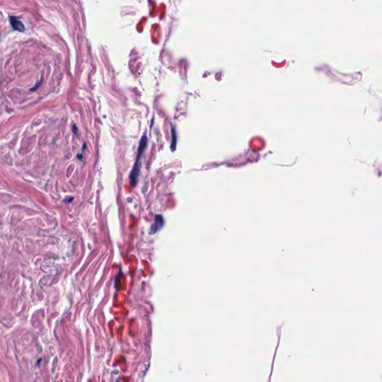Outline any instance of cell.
I'll list each match as a JSON object with an SVG mask.
<instances>
[{
	"label": "cell",
	"instance_id": "cell-1",
	"mask_svg": "<svg viewBox=\"0 0 382 382\" xmlns=\"http://www.w3.org/2000/svg\"><path fill=\"white\" fill-rule=\"evenodd\" d=\"M147 137L146 136L143 135L142 137V138L141 139V141H140V144H139V147H138V150H137V159H136V161L134 163V167L132 169V173L130 174V181H131V184L133 185V186H135L136 184H137V178H138L139 173H140V159H141V155H142L143 152V151L145 150L146 147V146H147Z\"/></svg>",
	"mask_w": 382,
	"mask_h": 382
},
{
	"label": "cell",
	"instance_id": "cell-2",
	"mask_svg": "<svg viewBox=\"0 0 382 382\" xmlns=\"http://www.w3.org/2000/svg\"><path fill=\"white\" fill-rule=\"evenodd\" d=\"M9 21H10L12 28L14 30L18 31L20 32H23L24 31H25V26L23 25L22 22L19 19H17V17H11L10 16L9 17Z\"/></svg>",
	"mask_w": 382,
	"mask_h": 382
},
{
	"label": "cell",
	"instance_id": "cell-3",
	"mask_svg": "<svg viewBox=\"0 0 382 382\" xmlns=\"http://www.w3.org/2000/svg\"><path fill=\"white\" fill-rule=\"evenodd\" d=\"M176 144H177V141H176V132L175 129L173 127L172 129V143H171V149L173 152L176 150Z\"/></svg>",
	"mask_w": 382,
	"mask_h": 382
},
{
	"label": "cell",
	"instance_id": "cell-4",
	"mask_svg": "<svg viewBox=\"0 0 382 382\" xmlns=\"http://www.w3.org/2000/svg\"><path fill=\"white\" fill-rule=\"evenodd\" d=\"M155 224H156V227H155V228H153L155 231L158 230L159 228H161V227H162L163 225H164V220H163L162 216H161V215H157V216H156Z\"/></svg>",
	"mask_w": 382,
	"mask_h": 382
},
{
	"label": "cell",
	"instance_id": "cell-5",
	"mask_svg": "<svg viewBox=\"0 0 382 382\" xmlns=\"http://www.w3.org/2000/svg\"><path fill=\"white\" fill-rule=\"evenodd\" d=\"M41 81H40L39 83L37 84V85H35V86H34V88H32V89H31V90H37V88L39 87V86H40V85H41Z\"/></svg>",
	"mask_w": 382,
	"mask_h": 382
},
{
	"label": "cell",
	"instance_id": "cell-6",
	"mask_svg": "<svg viewBox=\"0 0 382 382\" xmlns=\"http://www.w3.org/2000/svg\"><path fill=\"white\" fill-rule=\"evenodd\" d=\"M76 131H77V128H76V125H73V132H75L76 134H77V132H76Z\"/></svg>",
	"mask_w": 382,
	"mask_h": 382
}]
</instances>
